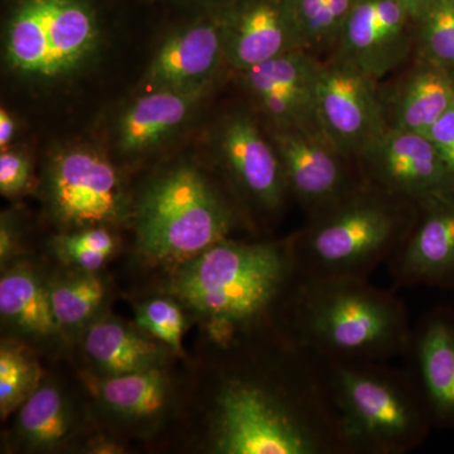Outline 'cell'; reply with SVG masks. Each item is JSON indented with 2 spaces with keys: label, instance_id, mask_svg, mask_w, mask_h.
Listing matches in <instances>:
<instances>
[{
  "label": "cell",
  "instance_id": "obj_28",
  "mask_svg": "<svg viewBox=\"0 0 454 454\" xmlns=\"http://www.w3.org/2000/svg\"><path fill=\"white\" fill-rule=\"evenodd\" d=\"M55 250L65 264L98 271L115 252V240L104 227H89L57 239Z\"/></svg>",
  "mask_w": 454,
  "mask_h": 454
},
{
  "label": "cell",
  "instance_id": "obj_24",
  "mask_svg": "<svg viewBox=\"0 0 454 454\" xmlns=\"http://www.w3.org/2000/svg\"><path fill=\"white\" fill-rule=\"evenodd\" d=\"M51 303L61 331L88 327L106 300V286L97 271L77 269L70 276L50 283Z\"/></svg>",
  "mask_w": 454,
  "mask_h": 454
},
{
  "label": "cell",
  "instance_id": "obj_2",
  "mask_svg": "<svg viewBox=\"0 0 454 454\" xmlns=\"http://www.w3.org/2000/svg\"><path fill=\"white\" fill-rule=\"evenodd\" d=\"M298 278L291 239H225L178 265L172 292L207 325L219 348L279 324Z\"/></svg>",
  "mask_w": 454,
  "mask_h": 454
},
{
  "label": "cell",
  "instance_id": "obj_18",
  "mask_svg": "<svg viewBox=\"0 0 454 454\" xmlns=\"http://www.w3.org/2000/svg\"><path fill=\"white\" fill-rule=\"evenodd\" d=\"M149 337L118 319H94L83 333L82 348L103 378L163 369L169 348Z\"/></svg>",
  "mask_w": 454,
  "mask_h": 454
},
{
  "label": "cell",
  "instance_id": "obj_9",
  "mask_svg": "<svg viewBox=\"0 0 454 454\" xmlns=\"http://www.w3.org/2000/svg\"><path fill=\"white\" fill-rule=\"evenodd\" d=\"M47 197L53 216L67 227H98L121 223L129 203L118 172L109 160L89 149L57 155L47 176Z\"/></svg>",
  "mask_w": 454,
  "mask_h": 454
},
{
  "label": "cell",
  "instance_id": "obj_3",
  "mask_svg": "<svg viewBox=\"0 0 454 454\" xmlns=\"http://www.w3.org/2000/svg\"><path fill=\"white\" fill-rule=\"evenodd\" d=\"M279 325L324 365L389 363L403 356L411 325L403 301L360 278L298 274Z\"/></svg>",
  "mask_w": 454,
  "mask_h": 454
},
{
  "label": "cell",
  "instance_id": "obj_25",
  "mask_svg": "<svg viewBox=\"0 0 454 454\" xmlns=\"http://www.w3.org/2000/svg\"><path fill=\"white\" fill-rule=\"evenodd\" d=\"M355 0H291L301 44L310 55L333 53Z\"/></svg>",
  "mask_w": 454,
  "mask_h": 454
},
{
  "label": "cell",
  "instance_id": "obj_11",
  "mask_svg": "<svg viewBox=\"0 0 454 454\" xmlns=\"http://www.w3.org/2000/svg\"><path fill=\"white\" fill-rule=\"evenodd\" d=\"M367 184L420 206L452 195L454 184L428 137L387 128L357 157Z\"/></svg>",
  "mask_w": 454,
  "mask_h": 454
},
{
  "label": "cell",
  "instance_id": "obj_5",
  "mask_svg": "<svg viewBox=\"0 0 454 454\" xmlns=\"http://www.w3.org/2000/svg\"><path fill=\"white\" fill-rule=\"evenodd\" d=\"M348 454H406L434 428L409 372L387 363L325 365Z\"/></svg>",
  "mask_w": 454,
  "mask_h": 454
},
{
  "label": "cell",
  "instance_id": "obj_19",
  "mask_svg": "<svg viewBox=\"0 0 454 454\" xmlns=\"http://www.w3.org/2000/svg\"><path fill=\"white\" fill-rule=\"evenodd\" d=\"M223 55V28L199 25L172 35L158 50L148 71L155 88L205 83Z\"/></svg>",
  "mask_w": 454,
  "mask_h": 454
},
{
  "label": "cell",
  "instance_id": "obj_29",
  "mask_svg": "<svg viewBox=\"0 0 454 454\" xmlns=\"http://www.w3.org/2000/svg\"><path fill=\"white\" fill-rule=\"evenodd\" d=\"M137 324L149 336L168 346L170 351H182L186 317L175 301L153 298L137 310Z\"/></svg>",
  "mask_w": 454,
  "mask_h": 454
},
{
  "label": "cell",
  "instance_id": "obj_12",
  "mask_svg": "<svg viewBox=\"0 0 454 454\" xmlns=\"http://www.w3.org/2000/svg\"><path fill=\"white\" fill-rule=\"evenodd\" d=\"M411 23L400 0H355L333 57L379 82L408 59Z\"/></svg>",
  "mask_w": 454,
  "mask_h": 454
},
{
  "label": "cell",
  "instance_id": "obj_31",
  "mask_svg": "<svg viewBox=\"0 0 454 454\" xmlns=\"http://www.w3.org/2000/svg\"><path fill=\"white\" fill-rule=\"evenodd\" d=\"M424 134L434 145L454 184V106Z\"/></svg>",
  "mask_w": 454,
  "mask_h": 454
},
{
  "label": "cell",
  "instance_id": "obj_14",
  "mask_svg": "<svg viewBox=\"0 0 454 454\" xmlns=\"http://www.w3.org/2000/svg\"><path fill=\"white\" fill-rule=\"evenodd\" d=\"M387 267L397 286L454 289V193L419 206Z\"/></svg>",
  "mask_w": 454,
  "mask_h": 454
},
{
  "label": "cell",
  "instance_id": "obj_30",
  "mask_svg": "<svg viewBox=\"0 0 454 454\" xmlns=\"http://www.w3.org/2000/svg\"><path fill=\"white\" fill-rule=\"evenodd\" d=\"M31 179V164L25 155L16 152H2L0 155V192L3 196H17L26 190Z\"/></svg>",
  "mask_w": 454,
  "mask_h": 454
},
{
  "label": "cell",
  "instance_id": "obj_1",
  "mask_svg": "<svg viewBox=\"0 0 454 454\" xmlns=\"http://www.w3.org/2000/svg\"><path fill=\"white\" fill-rule=\"evenodd\" d=\"M210 405L219 454H348L325 367L279 324L220 348Z\"/></svg>",
  "mask_w": 454,
  "mask_h": 454
},
{
  "label": "cell",
  "instance_id": "obj_23",
  "mask_svg": "<svg viewBox=\"0 0 454 454\" xmlns=\"http://www.w3.org/2000/svg\"><path fill=\"white\" fill-rule=\"evenodd\" d=\"M16 430L27 448L57 450L76 432V411L71 400L56 384L42 381L20 406Z\"/></svg>",
  "mask_w": 454,
  "mask_h": 454
},
{
  "label": "cell",
  "instance_id": "obj_32",
  "mask_svg": "<svg viewBox=\"0 0 454 454\" xmlns=\"http://www.w3.org/2000/svg\"><path fill=\"white\" fill-rule=\"evenodd\" d=\"M16 231L5 216L2 217V227H0V262L2 268L13 259L16 253Z\"/></svg>",
  "mask_w": 454,
  "mask_h": 454
},
{
  "label": "cell",
  "instance_id": "obj_10",
  "mask_svg": "<svg viewBox=\"0 0 454 454\" xmlns=\"http://www.w3.org/2000/svg\"><path fill=\"white\" fill-rule=\"evenodd\" d=\"M288 192L309 217L321 214L366 184L351 158L340 153L322 131L288 128L274 131Z\"/></svg>",
  "mask_w": 454,
  "mask_h": 454
},
{
  "label": "cell",
  "instance_id": "obj_17",
  "mask_svg": "<svg viewBox=\"0 0 454 454\" xmlns=\"http://www.w3.org/2000/svg\"><path fill=\"white\" fill-rule=\"evenodd\" d=\"M205 83L160 88L138 98L119 121L121 151L128 154L140 153L166 139L192 112L203 94Z\"/></svg>",
  "mask_w": 454,
  "mask_h": 454
},
{
  "label": "cell",
  "instance_id": "obj_8",
  "mask_svg": "<svg viewBox=\"0 0 454 454\" xmlns=\"http://www.w3.org/2000/svg\"><path fill=\"white\" fill-rule=\"evenodd\" d=\"M378 80L360 68L331 57L319 64L315 101L319 127L340 153L357 160L387 129Z\"/></svg>",
  "mask_w": 454,
  "mask_h": 454
},
{
  "label": "cell",
  "instance_id": "obj_6",
  "mask_svg": "<svg viewBox=\"0 0 454 454\" xmlns=\"http://www.w3.org/2000/svg\"><path fill=\"white\" fill-rule=\"evenodd\" d=\"M236 225L238 215L231 203L190 166L158 176L137 203V244L153 262L181 265L229 239Z\"/></svg>",
  "mask_w": 454,
  "mask_h": 454
},
{
  "label": "cell",
  "instance_id": "obj_33",
  "mask_svg": "<svg viewBox=\"0 0 454 454\" xmlns=\"http://www.w3.org/2000/svg\"><path fill=\"white\" fill-rule=\"evenodd\" d=\"M437 2L438 0H400L403 7L405 8V11L408 12L409 16L411 17L415 23L420 18H423L424 14Z\"/></svg>",
  "mask_w": 454,
  "mask_h": 454
},
{
  "label": "cell",
  "instance_id": "obj_27",
  "mask_svg": "<svg viewBox=\"0 0 454 454\" xmlns=\"http://www.w3.org/2000/svg\"><path fill=\"white\" fill-rule=\"evenodd\" d=\"M415 25L420 59L454 74V0H438Z\"/></svg>",
  "mask_w": 454,
  "mask_h": 454
},
{
  "label": "cell",
  "instance_id": "obj_20",
  "mask_svg": "<svg viewBox=\"0 0 454 454\" xmlns=\"http://www.w3.org/2000/svg\"><path fill=\"white\" fill-rule=\"evenodd\" d=\"M382 101L387 128L426 133L454 106V74L420 59L391 100Z\"/></svg>",
  "mask_w": 454,
  "mask_h": 454
},
{
  "label": "cell",
  "instance_id": "obj_21",
  "mask_svg": "<svg viewBox=\"0 0 454 454\" xmlns=\"http://www.w3.org/2000/svg\"><path fill=\"white\" fill-rule=\"evenodd\" d=\"M94 389L107 414L137 429L157 426L173 403L172 385L163 369L101 378Z\"/></svg>",
  "mask_w": 454,
  "mask_h": 454
},
{
  "label": "cell",
  "instance_id": "obj_34",
  "mask_svg": "<svg viewBox=\"0 0 454 454\" xmlns=\"http://www.w3.org/2000/svg\"><path fill=\"white\" fill-rule=\"evenodd\" d=\"M16 131V121L12 118L7 110H0V145L2 148L7 146L14 137Z\"/></svg>",
  "mask_w": 454,
  "mask_h": 454
},
{
  "label": "cell",
  "instance_id": "obj_4",
  "mask_svg": "<svg viewBox=\"0 0 454 454\" xmlns=\"http://www.w3.org/2000/svg\"><path fill=\"white\" fill-rule=\"evenodd\" d=\"M419 206L366 184L291 236L298 274L369 279L405 240Z\"/></svg>",
  "mask_w": 454,
  "mask_h": 454
},
{
  "label": "cell",
  "instance_id": "obj_26",
  "mask_svg": "<svg viewBox=\"0 0 454 454\" xmlns=\"http://www.w3.org/2000/svg\"><path fill=\"white\" fill-rule=\"evenodd\" d=\"M37 360L18 340H3L0 348V414L18 411L43 381Z\"/></svg>",
  "mask_w": 454,
  "mask_h": 454
},
{
  "label": "cell",
  "instance_id": "obj_22",
  "mask_svg": "<svg viewBox=\"0 0 454 454\" xmlns=\"http://www.w3.org/2000/svg\"><path fill=\"white\" fill-rule=\"evenodd\" d=\"M0 316L8 328L33 342L55 340L62 333L51 303L50 284L26 264L3 274Z\"/></svg>",
  "mask_w": 454,
  "mask_h": 454
},
{
  "label": "cell",
  "instance_id": "obj_15",
  "mask_svg": "<svg viewBox=\"0 0 454 454\" xmlns=\"http://www.w3.org/2000/svg\"><path fill=\"white\" fill-rule=\"evenodd\" d=\"M220 152L245 201L268 216L282 210L289 192L279 155L249 116L236 114L227 119L220 133Z\"/></svg>",
  "mask_w": 454,
  "mask_h": 454
},
{
  "label": "cell",
  "instance_id": "obj_13",
  "mask_svg": "<svg viewBox=\"0 0 454 454\" xmlns=\"http://www.w3.org/2000/svg\"><path fill=\"white\" fill-rule=\"evenodd\" d=\"M434 428H454V310L438 306L411 327L404 355Z\"/></svg>",
  "mask_w": 454,
  "mask_h": 454
},
{
  "label": "cell",
  "instance_id": "obj_7",
  "mask_svg": "<svg viewBox=\"0 0 454 454\" xmlns=\"http://www.w3.org/2000/svg\"><path fill=\"white\" fill-rule=\"evenodd\" d=\"M98 42L97 17L82 0H22L9 22L5 59L28 79H65L88 64Z\"/></svg>",
  "mask_w": 454,
  "mask_h": 454
},
{
  "label": "cell",
  "instance_id": "obj_16",
  "mask_svg": "<svg viewBox=\"0 0 454 454\" xmlns=\"http://www.w3.org/2000/svg\"><path fill=\"white\" fill-rule=\"evenodd\" d=\"M223 28V55L239 71L304 50L291 0H254Z\"/></svg>",
  "mask_w": 454,
  "mask_h": 454
}]
</instances>
